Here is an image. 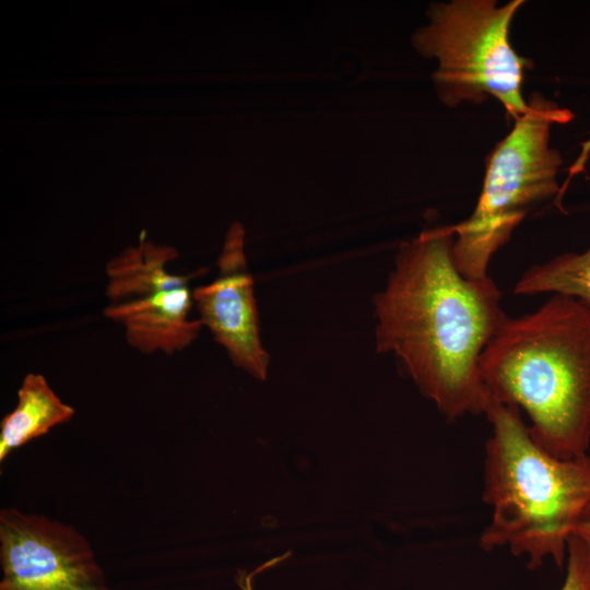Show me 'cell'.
Instances as JSON below:
<instances>
[{
  "mask_svg": "<svg viewBox=\"0 0 590 590\" xmlns=\"http://www.w3.org/2000/svg\"><path fill=\"white\" fill-rule=\"evenodd\" d=\"M451 226L403 243L374 297L376 349L393 354L448 418L484 413L480 358L508 317L489 276L469 279L452 257Z\"/></svg>",
  "mask_w": 590,
  "mask_h": 590,
  "instance_id": "cell-1",
  "label": "cell"
},
{
  "mask_svg": "<svg viewBox=\"0 0 590 590\" xmlns=\"http://www.w3.org/2000/svg\"><path fill=\"white\" fill-rule=\"evenodd\" d=\"M486 398L527 414L532 439L550 455L587 456L590 444V308L552 295L507 317L479 365Z\"/></svg>",
  "mask_w": 590,
  "mask_h": 590,
  "instance_id": "cell-2",
  "label": "cell"
},
{
  "mask_svg": "<svg viewBox=\"0 0 590 590\" xmlns=\"http://www.w3.org/2000/svg\"><path fill=\"white\" fill-rule=\"evenodd\" d=\"M492 435L485 445L484 493L492 518L485 550L508 546L534 569L552 558L562 567L567 544L590 508V458L564 460L530 436L518 408L486 398Z\"/></svg>",
  "mask_w": 590,
  "mask_h": 590,
  "instance_id": "cell-3",
  "label": "cell"
},
{
  "mask_svg": "<svg viewBox=\"0 0 590 590\" xmlns=\"http://www.w3.org/2000/svg\"><path fill=\"white\" fill-rule=\"evenodd\" d=\"M527 110L487 155L482 189L472 213L451 225L452 257L469 279L488 276L493 255L534 208L559 192L560 152L551 145L555 125L574 115L543 94L530 95Z\"/></svg>",
  "mask_w": 590,
  "mask_h": 590,
  "instance_id": "cell-4",
  "label": "cell"
},
{
  "mask_svg": "<svg viewBox=\"0 0 590 590\" xmlns=\"http://www.w3.org/2000/svg\"><path fill=\"white\" fill-rule=\"evenodd\" d=\"M523 3L450 0L429 5V22L415 31L412 44L421 56L437 61L432 76L440 103L456 109L494 98L514 120L527 110L522 83L531 61L509 40L511 22Z\"/></svg>",
  "mask_w": 590,
  "mask_h": 590,
  "instance_id": "cell-5",
  "label": "cell"
},
{
  "mask_svg": "<svg viewBox=\"0 0 590 590\" xmlns=\"http://www.w3.org/2000/svg\"><path fill=\"white\" fill-rule=\"evenodd\" d=\"M168 246L145 240L109 260L107 304L104 315L122 326L127 342L135 350L172 355L189 346L199 335L202 323L191 317L193 303L190 274L172 273L167 264L177 258Z\"/></svg>",
  "mask_w": 590,
  "mask_h": 590,
  "instance_id": "cell-6",
  "label": "cell"
},
{
  "mask_svg": "<svg viewBox=\"0 0 590 590\" xmlns=\"http://www.w3.org/2000/svg\"><path fill=\"white\" fill-rule=\"evenodd\" d=\"M0 590H110L87 539L71 524L0 511Z\"/></svg>",
  "mask_w": 590,
  "mask_h": 590,
  "instance_id": "cell-7",
  "label": "cell"
},
{
  "mask_svg": "<svg viewBox=\"0 0 590 590\" xmlns=\"http://www.w3.org/2000/svg\"><path fill=\"white\" fill-rule=\"evenodd\" d=\"M217 275L192 290L199 320L221 344L232 363L264 380L270 356L259 330L252 278L244 251V232L234 224L217 258Z\"/></svg>",
  "mask_w": 590,
  "mask_h": 590,
  "instance_id": "cell-8",
  "label": "cell"
},
{
  "mask_svg": "<svg viewBox=\"0 0 590 590\" xmlns=\"http://www.w3.org/2000/svg\"><path fill=\"white\" fill-rule=\"evenodd\" d=\"M74 409L64 403L40 374L28 373L17 390L16 406L7 414L0 428V461L28 441L68 422Z\"/></svg>",
  "mask_w": 590,
  "mask_h": 590,
  "instance_id": "cell-9",
  "label": "cell"
},
{
  "mask_svg": "<svg viewBox=\"0 0 590 590\" xmlns=\"http://www.w3.org/2000/svg\"><path fill=\"white\" fill-rule=\"evenodd\" d=\"M514 293H550L578 299L590 308V247L583 252H565L529 268L517 281Z\"/></svg>",
  "mask_w": 590,
  "mask_h": 590,
  "instance_id": "cell-10",
  "label": "cell"
},
{
  "mask_svg": "<svg viewBox=\"0 0 590 590\" xmlns=\"http://www.w3.org/2000/svg\"><path fill=\"white\" fill-rule=\"evenodd\" d=\"M567 573L562 590H590V551L576 534L567 544Z\"/></svg>",
  "mask_w": 590,
  "mask_h": 590,
  "instance_id": "cell-11",
  "label": "cell"
},
{
  "mask_svg": "<svg viewBox=\"0 0 590 590\" xmlns=\"http://www.w3.org/2000/svg\"><path fill=\"white\" fill-rule=\"evenodd\" d=\"M575 534L578 535L586 543L590 551V508L579 523Z\"/></svg>",
  "mask_w": 590,
  "mask_h": 590,
  "instance_id": "cell-12",
  "label": "cell"
},
{
  "mask_svg": "<svg viewBox=\"0 0 590 590\" xmlns=\"http://www.w3.org/2000/svg\"><path fill=\"white\" fill-rule=\"evenodd\" d=\"M245 590H251L249 582L246 583Z\"/></svg>",
  "mask_w": 590,
  "mask_h": 590,
  "instance_id": "cell-13",
  "label": "cell"
}]
</instances>
